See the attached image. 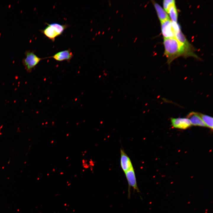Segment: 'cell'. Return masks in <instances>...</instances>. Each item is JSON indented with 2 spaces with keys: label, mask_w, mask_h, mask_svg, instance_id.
I'll list each match as a JSON object with an SVG mask.
<instances>
[{
  "label": "cell",
  "mask_w": 213,
  "mask_h": 213,
  "mask_svg": "<svg viewBox=\"0 0 213 213\" xmlns=\"http://www.w3.org/2000/svg\"><path fill=\"white\" fill-rule=\"evenodd\" d=\"M163 44L164 54L167 58L168 64L176 58L181 56L185 57H193L199 59L195 53L193 47L190 48L185 46L175 37L164 38Z\"/></svg>",
  "instance_id": "6da1fadb"
},
{
  "label": "cell",
  "mask_w": 213,
  "mask_h": 213,
  "mask_svg": "<svg viewBox=\"0 0 213 213\" xmlns=\"http://www.w3.org/2000/svg\"><path fill=\"white\" fill-rule=\"evenodd\" d=\"M25 57L22 60V64L26 71L30 73L40 61L44 59L37 56L33 51L26 50L25 52Z\"/></svg>",
  "instance_id": "7a4b0ae2"
},
{
  "label": "cell",
  "mask_w": 213,
  "mask_h": 213,
  "mask_svg": "<svg viewBox=\"0 0 213 213\" xmlns=\"http://www.w3.org/2000/svg\"><path fill=\"white\" fill-rule=\"evenodd\" d=\"M161 29L164 38L175 37V32L170 19L161 22Z\"/></svg>",
  "instance_id": "3957f363"
},
{
  "label": "cell",
  "mask_w": 213,
  "mask_h": 213,
  "mask_svg": "<svg viewBox=\"0 0 213 213\" xmlns=\"http://www.w3.org/2000/svg\"><path fill=\"white\" fill-rule=\"evenodd\" d=\"M73 56V54L71 51L70 49H68L58 52L52 56L43 58L44 59H45L52 58L57 61L61 62L66 60L69 62Z\"/></svg>",
  "instance_id": "277c9868"
},
{
  "label": "cell",
  "mask_w": 213,
  "mask_h": 213,
  "mask_svg": "<svg viewBox=\"0 0 213 213\" xmlns=\"http://www.w3.org/2000/svg\"><path fill=\"white\" fill-rule=\"evenodd\" d=\"M171 122L174 128L181 129H186L191 125L190 121L187 118H172Z\"/></svg>",
  "instance_id": "5b68a950"
},
{
  "label": "cell",
  "mask_w": 213,
  "mask_h": 213,
  "mask_svg": "<svg viewBox=\"0 0 213 213\" xmlns=\"http://www.w3.org/2000/svg\"><path fill=\"white\" fill-rule=\"evenodd\" d=\"M124 173L128 184V190H130V188L132 187L134 190L137 192H139V190L137 185L133 168V167Z\"/></svg>",
  "instance_id": "8992f818"
},
{
  "label": "cell",
  "mask_w": 213,
  "mask_h": 213,
  "mask_svg": "<svg viewBox=\"0 0 213 213\" xmlns=\"http://www.w3.org/2000/svg\"><path fill=\"white\" fill-rule=\"evenodd\" d=\"M120 166L125 172L133 167L131 160L124 150L120 149Z\"/></svg>",
  "instance_id": "52a82bcc"
},
{
  "label": "cell",
  "mask_w": 213,
  "mask_h": 213,
  "mask_svg": "<svg viewBox=\"0 0 213 213\" xmlns=\"http://www.w3.org/2000/svg\"><path fill=\"white\" fill-rule=\"evenodd\" d=\"M187 117L190 121L191 125L196 126L206 127L198 112H191L188 114Z\"/></svg>",
  "instance_id": "ba28073f"
},
{
  "label": "cell",
  "mask_w": 213,
  "mask_h": 213,
  "mask_svg": "<svg viewBox=\"0 0 213 213\" xmlns=\"http://www.w3.org/2000/svg\"><path fill=\"white\" fill-rule=\"evenodd\" d=\"M47 26L43 30H41V32L52 41H54L55 38L59 36L56 29L50 25L49 24L46 23Z\"/></svg>",
  "instance_id": "9c48e42d"
},
{
  "label": "cell",
  "mask_w": 213,
  "mask_h": 213,
  "mask_svg": "<svg viewBox=\"0 0 213 213\" xmlns=\"http://www.w3.org/2000/svg\"><path fill=\"white\" fill-rule=\"evenodd\" d=\"M154 6L156 13L160 22L170 19L167 12L159 4L154 1H151Z\"/></svg>",
  "instance_id": "30bf717a"
},
{
  "label": "cell",
  "mask_w": 213,
  "mask_h": 213,
  "mask_svg": "<svg viewBox=\"0 0 213 213\" xmlns=\"http://www.w3.org/2000/svg\"><path fill=\"white\" fill-rule=\"evenodd\" d=\"M198 113L205 124L206 127H207L212 130L213 129V118L209 115L201 113Z\"/></svg>",
  "instance_id": "8fae6325"
},
{
  "label": "cell",
  "mask_w": 213,
  "mask_h": 213,
  "mask_svg": "<svg viewBox=\"0 0 213 213\" xmlns=\"http://www.w3.org/2000/svg\"><path fill=\"white\" fill-rule=\"evenodd\" d=\"M167 13L169 14L172 21L177 22L178 12L175 4L170 7Z\"/></svg>",
  "instance_id": "7c38bea8"
},
{
  "label": "cell",
  "mask_w": 213,
  "mask_h": 213,
  "mask_svg": "<svg viewBox=\"0 0 213 213\" xmlns=\"http://www.w3.org/2000/svg\"><path fill=\"white\" fill-rule=\"evenodd\" d=\"M49 24L55 28L59 36L63 33L64 30L68 27V25L66 24L61 25L57 23H54Z\"/></svg>",
  "instance_id": "4fadbf2b"
},
{
  "label": "cell",
  "mask_w": 213,
  "mask_h": 213,
  "mask_svg": "<svg viewBox=\"0 0 213 213\" xmlns=\"http://www.w3.org/2000/svg\"><path fill=\"white\" fill-rule=\"evenodd\" d=\"M175 4V1L174 0H165L163 1L164 9L165 11L168 12L170 7L172 5Z\"/></svg>",
  "instance_id": "5bb4252c"
}]
</instances>
